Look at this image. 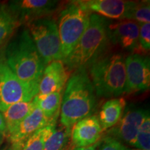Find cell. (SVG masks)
I'll use <instances>...</instances> for the list:
<instances>
[{
  "label": "cell",
  "instance_id": "1",
  "mask_svg": "<svg viewBox=\"0 0 150 150\" xmlns=\"http://www.w3.org/2000/svg\"><path fill=\"white\" fill-rule=\"evenodd\" d=\"M97 97L87 70H75L68 78L62 97V126L71 130L77 122L92 115L96 108Z\"/></svg>",
  "mask_w": 150,
  "mask_h": 150
},
{
  "label": "cell",
  "instance_id": "2",
  "mask_svg": "<svg viewBox=\"0 0 150 150\" xmlns=\"http://www.w3.org/2000/svg\"><path fill=\"white\" fill-rule=\"evenodd\" d=\"M3 58L10 70L25 83L39 86L45 65L27 29L9 40Z\"/></svg>",
  "mask_w": 150,
  "mask_h": 150
},
{
  "label": "cell",
  "instance_id": "3",
  "mask_svg": "<svg viewBox=\"0 0 150 150\" xmlns=\"http://www.w3.org/2000/svg\"><path fill=\"white\" fill-rule=\"evenodd\" d=\"M108 21L95 13L90 17L88 27L79 41L65 60L63 64L69 70L87 68L105 55L110 40L107 33Z\"/></svg>",
  "mask_w": 150,
  "mask_h": 150
},
{
  "label": "cell",
  "instance_id": "4",
  "mask_svg": "<svg viewBox=\"0 0 150 150\" xmlns=\"http://www.w3.org/2000/svg\"><path fill=\"white\" fill-rule=\"evenodd\" d=\"M89 77L98 97H118L125 93V59L120 54L103 56L88 67Z\"/></svg>",
  "mask_w": 150,
  "mask_h": 150
},
{
  "label": "cell",
  "instance_id": "5",
  "mask_svg": "<svg viewBox=\"0 0 150 150\" xmlns=\"http://www.w3.org/2000/svg\"><path fill=\"white\" fill-rule=\"evenodd\" d=\"M91 14L79 1H70L59 13L57 27L62 61L70 55L88 27Z\"/></svg>",
  "mask_w": 150,
  "mask_h": 150
},
{
  "label": "cell",
  "instance_id": "6",
  "mask_svg": "<svg viewBox=\"0 0 150 150\" xmlns=\"http://www.w3.org/2000/svg\"><path fill=\"white\" fill-rule=\"evenodd\" d=\"M27 25L45 65L54 61H61V42L55 20L45 17L27 22Z\"/></svg>",
  "mask_w": 150,
  "mask_h": 150
},
{
  "label": "cell",
  "instance_id": "7",
  "mask_svg": "<svg viewBox=\"0 0 150 150\" xmlns=\"http://www.w3.org/2000/svg\"><path fill=\"white\" fill-rule=\"evenodd\" d=\"M39 86L25 83L19 79L0 56V111L21 102H31L38 93Z\"/></svg>",
  "mask_w": 150,
  "mask_h": 150
},
{
  "label": "cell",
  "instance_id": "8",
  "mask_svg": "<svg viewBox=\"0 0 150 150\" xmlns=\"http://www.w3.org/2000/svg\"><path fill=\"white\" fill-rule=\"evenodd\" d=\"M126 87L125 93L131 94L149 90L150 63L148 56L131 54L125 59Z\"/></svg>",
  "mask_w": 150,
  "mask_h": 150
},
{
  "label": "cell",
  "instance_id": "9",
  "mask_svg": "<svg viewBox=\"0 0 150 150\" xmlns=\"http://www.w3.org/2000/svg\"><path fill=\"white\" fill-rule=\"evenodd\" d=\"M59 4L56 0H15L9 1L8 7L20 24L49 17Z\"/></svg>",
  "mask_w": 150,
  "mask_h": 150
},
{
  "label": "cell",
  "instance_id": "10",
  "mask_svg": "<svg viewBox=\"0 0 150 150\" xmlns=\"http://www.w3.org/2000/svg\"><path fill=\"white\" fill-rule=\"evenodd\" d=\"M149 114V110L129 107L124 111L119 122L110 129L108 136L133 146L142 122Z\"/></svg>",
  "mask_w": 150,
  "mask_h": 150
},
{
  "label": "cell",
  "instance_id": "11",
  "mask_svg": "<svg viewBox=\"0 0 150 150\" xmlns=\"http://www.w3.org/2000/svg\"><path fill=\"white\" fill-rule=\"evenodd\" d=\"M139 30V23L131 20H121L107 24L110 42L129 52H135L140 48Z\"/></svg>",
  "mask_w": 150,
  "mask_h": 150
},
{
  "label": "cell",
  "instance_id": "12",
  "mask_svg": "<svg viewBox=\"0 0 150 150\" xmlns=\"http://www.w3.org/2000/svg\"><path fill=\"white\" fill-rule=\"evenodd\" d=\"M50 122L36 106L35 109L8 134L13 144L11 150L20 149L27 138L36 131L47 126Z\"/></svg>",
  "mask_w": 150,
  "mask_h": 150
},
{
  "label": "cell",
  "instance_id": "13",
  "mask_svg": "<svg viewBox=\"0 0 150 150\" xmlns=\"http://www.w3.org/2000/svg\"><path fill=\"white\" fill-rule=\"evenodd\" d=\"M103 130L96 115L77 122L71 129V140L74 147H88L99 141Z\"/></svg>",
  "mask_w": 150,
  "mask_h": 150
},
{
  "label": "cell",
  "instance_id": "14",
  "mask_svg": "<svg viewBox=\"0 0 150 150\" xmlns=\"http://www.w3.org/2000/svg\"><path fill=\"white\" fill-rule=\"evenodd\" d=\"M84 8L103 18L126 20L135 1L125 0H83L79 1Z\"/></svg>",
  "mask_w": 150,
  "mask_h": 150
},
{
  "label": "cell",
  "instance_id": "15",
  "mask_svg": "<svg viewBox=\"0 0 150 150\" xmlns=\"http://www.w3.org/2000/svg\"><path fill=\"white\" fill-rule=\"evenodd\" d=\"M67 80L68 73L62 61L52 62L45 67L36 96L42 97L63 91Z\"/></svg>",
  "mask_w": 150,
  "mask_h": 150
},
{
  "label": "cell",
  "instance_id": "16",
  "mask_svg": "<svg viewBox=\"0 0 150 150\" xmlns=\"http://www.w3.org/2000/svg\"><path fill=\"white\" fill-rule=\"evenodd\" d=\"M126 104L124 98H113L103 104L98 117L103 131L112 128L119 122L125 110Z\"/></svg>",
  "mask_w": 150,
  "mask_h": 150
},
{
  "label": "cell",
  "instance_id": "17",
  "mask_svg": "<svg viewBox=\"0 0 150 150\" xmlns=\"http://www.w3.org/2000/svg\"><path fill=\"white\" fill-rule=\"evenodd\" d=\"M36 107L35 101L21 102L11 105L2 112L6 125V134L11 133Z\"/></svg>",
  "mask_w": 150,
  "mask_h": 150
},
{
  "label": "cell",
  "instance_id": "18",
  "mask_svg": "<svg viewBox=\"0 0 150 150\" xmlns=\"http://www.w3.org/2000/svg\"><path fill=\"white\" fill-rule=\"evenodd\" d=\"M63 92H55L45 96H35L33 98L37 107L42 112L49 120L59 115Z\"/></svg>",
  "mask_w": 150,
  "mask_h": 150
},
{
  "label": "cell",
  "instance_id": "19",
  "mask_svg": "<svg viewBox=\"0 0 150 150\" xmlns=\"http://www.w3.org/2000/svg\"><path fill=\"white\" fill-rule=\"evenodd\" d=\"M70 129L66 127L56 126L48 135L44 143L43 150H64L69 142Z\"/></svg>",
  "mask_w": 150,
  "mask_h": 150
},
{
  "label": "cell",
  "instance_id": "20",
  "mask_svg": "<svg viewBox=\"0 0 150 150\" xmlns=\"http://www.w3.org/2000/svg\"><path fill=\"white\" fill-rule=\"evenodd\" d=\"M59 116L54 117L50 120V123L35 131L24 142L19 150H43L44 143L48 135L56 126Z\"/></svg>",
  "mask_w": 150,
  "mask_h": 150
},
{
  "label": "cell",
  "instance_id": "21",
  "mask_svg": "<svg viewBox=\"0 0 150 150\" xmlns=\"http://www.w3.org/2000/svg\"><path fill=\"white\" fill-rule=\"evenodd\" d=\"M19 24L8 6L0 4V45L8 40Z\"/></svg>",
  "mask_w": 150,
  "mask_h": 150
},
{
  "label": "cell",
  "instance_id": "22",
  "mask_svg": "<svg viewBox=\"0 0 150 150\" xmlns=\"http://www.w3.org/2000/svg\"><path fill=\"white\" fill-rule=\"evenodd\" d=\"M126 20H131L139 24L149 23V1H135L134 6L127 15Z\"/></svg>",
  "mask_w": 150,
  "mask_h": 150
},
{
  "label": "cell",
  "instance_id": "23",
  "mask_svg": "<svg viewBox=\"0 0 150 150\" xmlns=\"http://www.w3.org/2000/svg\"><path fill=\"white\" fill-rule=\"evenodd\" d=\"M134 147L136 149L150 150V117L149 114L142 122L138 134L134 142Z\"/></svg>",
  "mask_w": 150,
  "mask_h": 150
},
{
  "label": "cell",
  "instance_id": "24",
  "mask_svg": "<svg viewBox=\"0 0 150 150\" xmlns=\"http://www.w3.org/2000/svg\"><path fill=\"white\" fill-rule=\"evenodd\" d=\"M140 24L139 45L140 48L147 52L150 49V24L143 23Z\"/></svg>",
  "mask_w": 150,
  "mask_h": 150
},
{
  "label": "cell",
  "instance_id": "25",
  "mask_svg": "<svg viewBox=\"0 0 150 150\" xmlns=\"http://www.w3.org/2000/svg\"><path fill=\"white\" fill-rule=\"evenodd\" d=\"M126 147L122 142L108 136L101 140L98 150H125Z\"/></svg>",
  "mask_w": 150,
  "mask_h": 150
},
{
  "label": "cell",
  "instance_id": "26",
  "mask_svg": "<svg viewBox=\"0 0 150 150\" xmlns=\"http://www.w3.org/2000/svg\"><path fill=\"white\" fill-rule=\"evenodd\" d=\"M101 140L97 142L96 143L93 144L88 147H74L72 150H98L99 147L100 145Z\"/></svg>",
  "mask_w": 150,
  "mask_h": 150
},
{
  "label": "cell",
  "instance_id": "27",
  "mask_svg": "<svg viewBox=\"0 0 150 150\" xmlns=\"http://www.w3.org/2000/svg\"><path fill=\"white\" fill-rule=\"evenodd\" d=\"M0 132L3 133L4 134L6 135V122L4 118L2 112L0 111Z\"/></svg>",
  "mask_w": 150,
  "mask_h": 150
},
{
  "label": "cell",
  "instance_id": "28",
  "mask_svg": "<svg viewBox=\"0 0 150 150\" xmlns=\"http://www.w3.org/2000/svg\"><path fill=\"white\" fill-rule=\"evenodd\" d=\"M4 136H5V134H4L3 133L0 132V145L3 143L4 140Z\"/></svg>",
  "mask_w": 150,
  "mask_h": 150
},
{
  "label": "cell",
  "instance_id": "29",
  "mask_svg": "<svg viewBox=\"0 0 150 150\" xmlns=\"http://www.w3.org/2000/svg\"><path fill=\"white\" fill-rule=\"evenodd\" d=\"M125 150H142V149H130V148H128V147H126V149Z\"/></svg>",
  "mask_w": 150,
  "mask_h": 150
},
{
  "label": "cell",
  "instance_id": "30",
  "mask_svg": "<svg viewBox=\"0 0 150 150\" xmlns=\"http://www.w3.org/2000/svg\"><path fill=\"white\" fill-rule=\"evenodd\" d=\"M6 150H11V149L10 148V149H6Z\"/></svg>",
  "mask_w": 150,
  "mask_h": 150
}]
</instances>
